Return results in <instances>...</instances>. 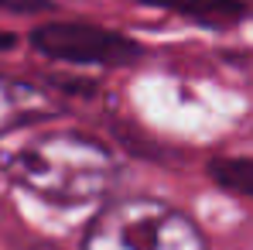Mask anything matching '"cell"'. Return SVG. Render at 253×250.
<instances>
[{
    "instance_id": "1",
    "label": "cell",
    "mask_w": 253,
    "mask_h": 250,
    "mask_svg": "<svg viewBox=\"0 0 253 250\" xmlns=\"http://www.w3.org/2000/svg\"><path fill=\"white\" fill-rule=\"evenodd\" d=\"M0 171L21 192L48 206H89L120 182V158L83 130H42L0 151Z\"/></svg>"
},
{
    "instance_id": "2",
    "label": "cell",
    "mask_w": 253,
    "mask_h": 250,
    "mask_svg": "<svg viewBox=\"0 0 253 250\" xmlns=\"http://www.w3.org/2000/svg\"><path fill=\"white\" fill-rule=\"evenodd\" d=\"M83 250H209L202 226L165 199H110L83 233Z\"/></svg>"
},
{
    "instance_id": "3",
    "label": "cell",
    "mask_w": 253,
    "mask_h": 250,
    "mask_svg": "<svg viewBox=\"0 0 253 250\" xmlns=\"http://www.w3.org/2000/svg\"><path fill=\"white\" fill-rule=\"evenodd\" d=\"M31 51L62 65H133L144 58L140 42L92 21H44L28 31Z\"/></svg>"
},
{
    "instance_id": "4",
    "label": "cell",
    "mask_w": 253,
    "mask_h": 250,
    "mask_svg": "<svg viewBox=\"0 0 253 250\" xmlns=\"http://www.w3.org/2000/svg\"><path fill=\"white\" fill-rule=\"evenodd\" d=\"M62 113H65V100L48 83L0 72V141L17 130L58 120Z\"/></svg>"
},
{
    "instance_id": "5",
    "label": "cell",
    "mask_w": 253,
    "mask_h": 250,
    "mask_svg": "<svg viewBox=\"0 0 253 250\" xmlns=\"http://www.w3.org/2000/svg\"><path fill=\"white\" fill-rule=\"evenodd\" d=\"M151 10H165L171 17H181L185 24L206 28V31H229L247 21L250 7L243 0H130Z\"/></svg>"
},
{
    "instance_id": "6",
    "label": "cell",
    "mask_w": 253,
    "mask_h": 250,
    "mask_svg": "<svg viewBox=\"0 0 253 250\" xmlns=\"http://www.w3.org/2000/svg\"><path fill=\"white\" fill-rule=\"evenodd\" d=\"M209 178L233 192V196H247L253 199V158L250 154H219L209 161Z\"/></svg>"
},
{
    "instance_id": "7",
    "label": "cell",
    "mask_w": 253,
    "mask_h": 250,
    "mask_svg": "<svg viewBox=\"0 0 253 250\" xmlns=\"http://www.w3.org/2000/svg\"><path fill=\"white\" fill-rule=\"evenodd\" d=\"M48 7L51 0H0V10H10V14H38Z\"/></svg>"
},
{
    "instance_id": "8",
    "label": "cell",
    "mask_w": 253,
    "mask_h": 250,
    "mask_svg": "<svg viewBox=\"0 0 253 250\" xmlns=\"http://www.w3.org/2000/svg\"><path fill=\"white\" fill-rule=\"evenodd\" d=\"M14 45H17V35H14V31H3V28H0V51H10Z\"/></svg>"
}]
</instances>
